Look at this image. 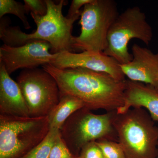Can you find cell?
I'll list each match as a JSON object with an SVG mask.
<instances>
[{"label": "cell", "mask_w": 158, "mask_h": 158, "mask_svg": "<svg viewBox=\"0 0 158 158\" xmlns=\"http://www.w3.org/2000/svg\"><path fill=\"white\" fill-rule=\"evenodd\" d=\"M56 81L60 94L79 99L89 110L116 111L123 106L127 80L118 81L106 73L83 68L60 69L42 65Z\"/></svg>", "instance_id": "cell-1"}, {"label": "cell", "mask_w": 158, "mask_h": 158, "mask_svg": "<svg viewBox=\"0 0 158 158\" xmlns=\"http://www.w3.org/2000/svg\"><path fill=\"white\" fill-rule=\"evenodd\" d=\"M47 13L40 16L31 13V17L37 29L31 34L23 32L19 27H10L9 20L2 18L0 23V38L4 44L11 47L23 45L33 40L47 41L51 46V52L57 54L64 52H72L73 27L81 15L68 18L62 14L65 1L56 3L45 0Z\"/></svg>", "instance_id": "cell-2"}, {"label": "cell", "mask_w": 158, "mask_h": 158, "mask_svg": "<svg viewBox=\"0 0 158 158\" xmlns=\"http://www.w3.org/2000/svg\"><path fill=\"white\" fill-rule=\"evenodd\" d=\"M113 125L126 158H157L158 127L143 108L115 112Z\"/></svg>", "instance_id": "cell-3"}, {"label": "cell", "mask_w": 158, "mask_h": 158, "mask_svg": "<svg viewBox=\"0 0 158 158\" xmlns=\"http://www.w3.org/2000/svg\"><path fill=\"white\" fill-rule=\"evenodd\" d=\"M48 117L0 114V158H22L49 131Z\"/></svg>", "instance_id": "cell-4"}, {"label": "cell", "mask_w": 158, "mask_h": 158, "mask_svg": "<svg viewBox=\"0 0 158 158\" xmlns=\"http://www.w3.org/2000/svg\"><path fill=\"white\" fill-rule=\"evenodd\" d=\"M118 15L117 5L112 0H92L85 5L80 21L81 33L73 38V50L103 52L109 31Z\"/></svg>", "instance_id": "cell-5"}, {"label": "cell", "mask_w": 158, "mask_h": 158, "mask_svg": "<svg viewBox=\"0 0 158 158\" xmlns=\"http://www.w3.org/2000/svg\"><path fill=\"white\" fill-rule=\"evenodd\" d=\"M90 111L86 107L77 110L60 130L61 138L76 156H79L82 148L89 142L102 139L113 141H115L114 138L118 139L113 125L116 111L100 115L94 114Z\"/></svg>", "instance_id": "cell-6"}, {"label": "cell", "mask_w": 158, "mask_h": 158, "mask_svg": "<svg viewBox=\"0 0 158 158\" xmlns=\"http://www.w3.org/2000/svg\"><path fill=\"white\" fill-rule=\"evenodd\" d=\"M152 28L144 12L138 7L128 8L113 23L108 35V45L104 53L120 65L131 62L133 57L128 49L130 40L135 38L146 45L152 40Z\"/></svg>", "instance_id": "cell-7"}, {"label": "cell", "mask_w": 158, "mask_h": 158, "mask_svg": "<svg viewBox=\"0 0 158 158\" xmlns=\"http://www.w3.org/2000/svg\"><path fill=\"white\" fill-rule=\"evenodd\" d=\"M31 117L47 116L60 100L56 81L45 70L24 69L17 78Z\"/></svg>", "instance_id": "cell-8"}, {"label": "cell", "mask_w": 158, "mask_h": 158, "mask_svg": "<svg viewBox=\"0 0 158 158\" xmlns=\"http://www.w3.org/2000/svg\"><path fill=\"white\" fill-rule=\"evenodd\" d=\"M51 49L50 44L44 40H31L18 47L4 44L0 48V63L10 75L20 69L37 68L52 62L56 54Z\"/></svg>", "instance_id": "cell-9"}, {"label": "cell", "mask_w": 158, "mask_h": 158, "mask_svg": "<svg viewBox=\"0 0 158 158\" xmlns=\"http://www.w3.org/2000/svg\"><path fill=\"white\" fill-rule=\"evenodd\" d=\"M51 65L60 69L83 68L109 74L118 81L125 80L120 64L104 52H64L56 54Z\"/></svg>", "instance_id": "cell-10"}, {"label": "cell", "mask_w": 158, "mask_h": 158, "mask_svg": "<svg viewBox=\"0 0 158 158\" xmlns=\"http://www.w3.org/2000/svg\"><path fill=\"white\" fill-rule=\"evenodd\" d=\"M131 62L120 65L125 77L133 81L145 83L158 91V52L135 44L132 47Z\"/></svg>", "instance_id": "cell-11"}, {"label": "cell", "mask_w": 158, "mask_h": 158, "mask_svg": "<svg viewBox=\"0 0 158 158\" xmlns=\"http://www.w3.org/2000/svg\"><path fill=\"white\" fill-rule=\"evenodd\" d=\"M131 108H145L153 120L158 121V90L150 85L127 80L124 104L116 110V113L123 114Z\"/></svg>", "instance_id": "cell-12"}, {"label": "cell", "mask_w": 158, "mask_h": 158, "mask_svg": "<svg viewBox=\"0 0 158 158\" xmlns=\"http://www.w3.org/2000/svg\"><path fill=\"white\" fill-rule=\"evenodd\" d=\"M0 113L2 115L28 117V109L17 82L0 63Z\"/></svg>", "instance_id": "cell-13"}, {"label": "cell", "mask_w": 158, "mask_h": 158, "mask_svg": "<svg viewBox=\"0 0 158 158\" xmlns=\"http://www.w3.org/2000/svg\"><path fill=\"white\" fill-rule=\"evenodd\" d=\"M84 107L85 105L79 99L68 94H60L59 102L48 116L50 130H60L73 114Z\"/></svg>", "instance_id": "cell-14"}, {"label": "cell", "mask_w": 158, "mask_h": 158, "mask_svg": "<svg viewBox=\"0 0 158 158\" xmlns=\"http://www.w3.org/2000/svg\"><path fill=\"white\" fill-rule=\"evenodd\" d=\"M60 135V130L50 129L46 137L22 158H48L52 148Z\"/></svg>", "instance_id": "cell-15"}, {"label": "cell", "mask_w": 158, "mask_h": 158, "mask_svg": "<svg viewBox=\"0 0 158 158\" xmlns=\"http://www.w3.org/2000/svg\"><path fill=\"white\" fill-rule=\"evenodd\" d=\"M13 14L17 16L22 22L26 29L31 28L26 13L24 5L14 0H0V18H2L5 15Z\"/></svg>", "instance_id": "cell-16"}, {"label": "cell", "mask_w": 158, "mask_h": 158, "mask_svg": "<svg viewBox=\"0 0 158 158\" xmlns=\"http://www.w3.org/2000/svg\"><path fill=\"white\" fill-rule=\"evenodd\" d=\"M96 142L105 158H126L123 149L118 142L102 139Z\"/></svg>", "instance_id": "cell-17"}, {"label": "cell", "mask_w": 158, "mask_h": 158, "mask_svg": "<svg viewBox=\"0 0 158 158\" xmlns=\"http://www.w3.org/2000/svg\"><path fill=\"white\" fill-rule=\"evenodd\" d=\"M48 158H79L71 152L59 135L52 148Z\"/></svg>", "instance_id": "cell-18"}, {"label": "cell", "mask_w": 158, "mask_h": 158, "mask_svg": "<svg viewBox=\"0 0 158 158\" xmlns=\"http://www.w3.org/2000/svg\"><path fill=\"white\" fill-rule=\"evenodd\" d=\"M26 13L29 12L43 16L47 13L48 8L45 0H24Z\"/></svg>", "instance_id": "cell-19"}, {"label": "cell", "mask_w": 158, "mask_h": 158, "mask_svg": "<svg viewBox=\"0 0 158 158\" xmlns=\"http://www.w3.org/2000/svg\"><path fill=\"white\" fill-rule=\"evenodd\" d=\"M79 158H105L96 141L85 144L80 152Z\"/></svg>", "instance_id": "cell-20"}, {"label": "cell", "mask_w": 158, "mask_h": 158, "mask_svg": "<svg viewBox=\"0 0 158 158\" xmlns=\"http://www.w3.org/2000/svg\"><path fill=\"white\" fill-rule=\"evenodd\" d=\"M92 0H73L71 2L69 10L66 17L68 18H71L76 15H81L82 11L81 8L86 4L91 2Z\"/></svg>", "instance_id": "cell-21"}, {"label": "cell", "mask_w": 158, "mask_h": 158, "mask_svg": "<svg viewBox=\"0 0 158 158\" xmlns=\"http://www.w3.org/2000/svg\"><path fill=\"white\" fill-rule=\"evenodd\" d=\"M157 158H158V156H157Z\"/></svg>", "instance_id": "cell-22"}]
</instances>
